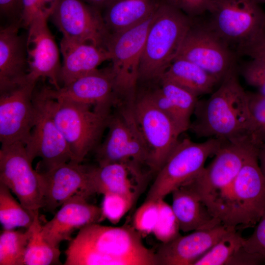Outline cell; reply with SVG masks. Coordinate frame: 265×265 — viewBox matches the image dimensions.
<instances>
[{"label":"cell","instance_id":"obj_43","mask_svg":"<svg viewBox=\"0 0 265 265\" xmlns=\"http://www.w3.org/2000/svg\"><path fill=\"white\" fill-rule=\"evenodd\" d=\"M20 0H0L1 14L8 17L19 16Z\"/></svg>","mask_w":265,"mask_h":265},{"label":"cell","instance_id":"obj_27","mask_svg":"<svg viewBox=\"0 0 265 265\" xmlns=\"http://www.w3.org/2000/svg\"><path fill=\"white\" fill-rule=\"evenodd\" d=\"M160 79L172 81L197 97L212 92L220 83L198 65L182 58H176Z\"/></svg>","mask_w":265,"mask_h":265},{"label":"cell","instance_id":"obj_13","mask_svg":"<svg viewBox=\"0 0 265 265\" xmlns=\"http://www.w3.org/2000/svg\"><path fill=\"white\" fill-rule=\"evenodd\" d=\"M25 145L21 142L2 144L0 149V182L8 187L19 202L34 212L43 206L41 174L32 167Z\"/></svg>","mask_w":265,"mask_h":265},{"label":"cell","instance_id":"obj_6","mask_svg":"<svg viewBox=\"0 0 265 265\" xmlns=\"http://www.w3.org/2000/svg\"><path fill=\"white\" fill-rule=\"evenodd\" d=\"M133 102L119 101L111 112L106 136L94 150L98 165L128 163L148 168V150L135 118Z\"/></svg>","mask_w":265,"mask_h":265},{"label":"cell","instance_id":"obj_23","mask_svg":"<svg viewBox=\"0 0 265 265\" xmlns=\"http://www.w3.org/2000/svg\"><path fill=\"white\" fill-rule=\"evenodd\" d=\"M20 25L15 22L0 30V92L26 80L28 63L25 40L19 33Z\"/></svg>","mask_w":265,"mask_h":265},{"label":"cell","instance_id":"obj_35","mask_svg":"<svg viewBox=\"0 0 265 265\" xmlns=\"http://www.w3.org/2000/svg\"><path fill=\"white\" fill-rule=\"evenodd\" d=\"M102 210L105 219L118 223L134 204L130 198L116 193L104 194Z\"/></svg>","mask_w":265,"mask_h":265},{"label":"cell","instance_id":"obj_42","mask_svg":"<svg viewBox=\"0 0 265 265\" xmlns=\"http://www.w3.org/2000/svg\"><path fill=\"white\" fill-rule=\"evenodd\" d=\"M239 55H248L252 58L265 61V30L254 40L243 48Z\"/></svg>","mask_w":265,"mask_h":265},{"label":"cell","instance_id":"obj_16","mask_svg":"<svg viewBox=\"0 0 265 265\" xmlns=\"http://www.w3.org/2000/svg\"><path fill=\"white\" fill-rule=\"evenodd\" d=\"M51 17L63 37L106 49L110 33L97 8L81 0H59Z\"/></svg>","mask_w":265,"mask_h":265},{"label":"cell","instance_id":"obj_21","mask_svg":"<svg viewBox=\"0 0 265 265\" xmlns=\"http://www.w3.org/2000/svg\"><path fill=\"white\" fill-rule=\"evenodd\" d=\"M87 170V166L70 161L39 172L43 183L42 209L53 212L77 193H81L87 197L91 196Z\"/></svg>","mask_w":265,"mask_h":265},{"label":"cell","instance_id":"obj_46","mask_svg":"<svg viewBox=\"0 0 265 265\" xmlns=\"http://www.w3.org/2000/svg\"><path fill=\"white\" fill-rule=\"evenodd\" d=\"M258 3H265V0H255Z\"/></svg>","mask_w":265,"mask_h":265},{"label":"cell","instance_id":"obj_32","mask_svg":"<svg viewBox=\"0 0 265 265\" xmlns=\"http://www.w3.org/2000/svg\"><path fill=\"white\" fill-rule=\"evenodd\" d=\"M31 232L30 226L24 232L4 230L0 235V265H24Z\"/></svg>","mask_w":265,"mask_h":265},{"label":"cell","instance_id":"obj_24","mask_svg":"<svg viewBox=\"0 0 265 265\" xmlns=\"http://www.w3.org/2000/svg\"><path fill=\"white\" fill-rule=\"evenodd\" d=\"M60 51L63 62L59 73L60 87L98 69L110 54L103 47L92 44L77 41L62 37Z\"/></svg>","mask_w":265,"mask_h":265},{"label":"cell","instance_id":"obj_30","mask_svg":"<svg viewBox=\"0 0 265 265\" xmlns=\"http://www.w3.org/2000/svg\"><path fill=\"white\" fill-rule=\"evenodd\" d=\"M36 212L26 209L14 198L9 188L0 182V222L4 230L28 228L33 222Z\"/></svg>","mask_w":265,"mask_h":265},{"label":"cell","instance_id":"obj_15","mask_svg":"<svg viewBox=\"0 0 265 265\" xmlns=\"http://www.w3.org/2000/svg\"><path fill=\"white\" fill-rule=\"evenodd\" d=\"M36 82L23 83L0 92L1 145L29 142L35 117L33 94Z\"/></svg>","mask_w":265,"mask_h":265},{"label":"cell","instance_id":"obj_39","mask_svg":"<svg viewBox=\"0 0 265 265\" xmlns=\"http://www.w3.org/2000/svg\"><path fill=\"white\" fill-rule=\"evenodd\" d=\"M251 235L245 238L243 247L247 251L265 258V210Z\"/></svg>","mask_w":265,"mask_h":265},{"label":"cell","instance_id":"obj_2","mask_svg":"<svg viewBox=\"0 0 265 265\" xmlns=\"http://www.w3.org/2000/svg\"><path fill=\"white\" fill-rule=\"evenodd\" d=\"M128 226L95 223L80 229L65 250V265H157L155 252Z\"/></svg>","mask_w":265,"mask_h":265},{"label":"cell","instance_id":"obj_29","mask_svg":"<svg viewBox=\"0 0 265 265\" xmlns=\"http://www.w3.org/2000/svg\"><path fill=\"white\" fill-rule=\"evenodd\" d=\"M41 226L37 211L30 226L31 232L25 254L24 265L60 264L59 248L53 246L44 238L41 233Z\"/></svg>","mask_w":265,"mask_h":265},{"label":"cell","instance_id":"obj_3","mask_svg":"<svg viewBox=\"0 0 265 265\" xmlns=\"http://www.w3.org/2000/svg\"><path fill=\"white\" fill-rule=\"evenodd\" d=\"M191 18L166 0L154 13L143 47L139 81L159 80L176 58L192 22Z\"/></svg>","mask_w":265,"mask_h":265},{"label":"cell","instance_id":"obj_17","mask_svg":"<svg viewBox=\"0 0 265 265\" xmlns=\"http://www.w3.org/2000/svg\"><path fill=\"white\" fill-rule=\"evenodd\" d=\"M40 91L51 99L89 105L103 111H111L118 101L111 66L97 69L58 89L45 87Z\"/></svg>","mask_w":265,"mask_h":265},{"label":"cell","instance_id":"obj_44","mask_svg":"<svg viewBox=\"0 0 265 265\" xmlns=\"http://www.w3.org/2000/svg\"><path fill=\"white\" fill-rule=\"evenodd\" d=\"M257 156L261 170L265 178V137L257 144Z\"/></svg>","mask_w":265,"mask_h":265},{"label":"cell","instance_id":"obj_40","mask_svg":"<svg viewBox=\"0 0 265 265\" xmlns=\"http://www.w3.org/2000/svg\"><path fill=\"white\" fill-rule=\"evenodd\" d=\"M191 18H196L209 11L212 0H166Z\"/></svg>","mask_w":265,"mask_h":265},{"label":"cell","instance_id":"obj_19","mask_svg":"<svg viewBox=\"0 0 265 265\" xmlns=\"http://www.w3.org/2000/svg\"><path fill=\"white\" fill-rule=\"evenodd\" d=\"M87 198L81 193L75 194L61 206L52 219L42 225L41 233L49 243L59 248L77 229L105 219L102 208L89 203Z\"/></svg>","mask_w":265,"mask_h":265},{"label":"cell","instance_id":"obj_1","mask_svg":"<svg viewBox=\"0 0 265 265\" xmlns=\"http://www.w3.org/2000/svg\"><path fill=\"white\" fill-rule=\"evenodd\" d=\"M238 67L231 70L218 88L198 101L190 130L198 137L235 143L254 142L247 91L240 84Z\"/></svg>","mask_w":265,"mask_h":265},{"label":"cell","instance_id":"obj_37","mask_svg":"<svg viewBox=\"0 0 265 265\" xmlns=\"http://www.w3.org/2000/svg\"><path fill=\"white\" fill-rule=\"evenodd\" d=\"M159 214L157 201L145 200L136 211L133 218V226L140 234L152 233Z\"/></svg>","mask_w":265,"mask_h":265},{"label":"cell","instance_id":"obj_12","mask_svg":"<svg viewBox=\"0 0 265 265\" xmlns=\"http://www.w3.org/2000/svg\"><path fill=\"white\" fill-rule=\"evenodd\" d=\"M133 110L148 150V169L151 173H157L177 145L182 132L154 104L148 91L136 96Z\"/></svg>","mask_w":265,"mask_h":265},{"label":"cell","instance_id":"obj_25","mask_svg":"<svg viewBox=\"0 0 265 265\" xmlns=\"http://www.w3.org/2000/svg\"><path fill=\"white\" fill-rule=\"evenodd\" d=\"M171 194V207L181 231L188 232L209 229L222 224L201 197L188 185H183Z\"/></svg>","mask_w":265,"mask_h":265},{"label":"cell","instance_id":"obj_14","mask_svg":"<svg viewBox=\"0 0 265 265\" xmlns=\"http://www.w3.org/2000/svg\"><path fill=\"white\" fill-rule=\"evenodd\" d=\"M33 100L36 117L30 140L25 147L32 161L37 157L41 159L36 170L43 172L70 161L72 156L65 139L54 121L45 98L39 91H34Z\"/></svg>","mask_w":265,"mask_h":265},{"label":"cell","instance_id":"obj_8","mask_svg":"<svg viewBox=\"0 0 265 265\" xmlns=\"http://www.w3.org/2000/svg\"><path fill=\"white\" fill-rule=\"evenodd\" d=\"M222 141L210 138L195 142L188 138L179 140L168 159L156 173L145 200L157 201L196 177L207 159L214 156Z\"/></svg>","mask_w":265,"mask_h":265},{"label":"cell","instance_id":"obj_45","mask_svg":"<svg viewBox=\"0 0 265 265\" xmlns=\"http://www.w3.org/2000/svg\"><path fill=\"white\" fill-rule=\"evenodd\" d=\"M87 4L101 10L105 9L111 0H81Z\"/></svg>","mask_w":265,"mask_h":265},{"label":"cell","instance_id":"obj_11","mask_svg":"<svg viewBox=\"0 0 265 265\" xmlns=\"http://www.w3.org/2000/svg\"><path fill=\"white\" fill-rule=\"evenodd\" d=\"M239 56L209 25L193 18L176 58L198 65L220 82L237 68Z\"/></svg>","mask_w":265,"mask_h":265},{"label":"cell","instance_id":"obj_36","mask_svg":"<svg viewBox=\"0 0 265 265\" xmlns=\"http://www.w3.org/2000/svg\"><path fill=\"white\" fill-rule=\"evenodd\" d=\"M247 93L253 139L258 143L265 137V96L258 92Z\"/></svg>","mask_w":265,"mask_h":265},{"label":"cell","instance_id":"obj_9","mask_svg":"<svg viewBox=\"0 0 265 265\" xmlns=\"http://www.w3.org/2000/svg\"><path fill=\"white\" fill-rule=\"evenodd\" d=\"M209 12L210 26L238 54L265 30V12L255 0H212Z\"/></svg>","mask_w":265,"mask_h":265},{"label":"cell","instance_id":"obj_33","mask_svg":"<svg viewBox=\"0 0 265 265\" xmlns=\"http://www.w3.org/2000/svg\"><path fill=\"white\" fill-rule=\"evenodd\" d=\"M157 202L159 214L152 234L161 243H166L180 235V229L171 205L164 199H159Z\"/></svg>","mask_w":265,"mask_h":265},{"label":"cell","instance_id":"obj_28","mask_svg":"<svg viewBox=\"0 0 265 265\" xmlns=\"http://www.w3.org/2000/svg\"><path fill=\"white\" fill-rule=\"evenodd\" d=\"M159 88L166 98V111L184 133L189 129L191 115L198 102V97L167 80L160 79Z\"/></svg>","mask_w":265,"mask_h":265},{"label":"cell","instance_id":"obj_5","mask_svg":"<svg viewBox=\"0 0 265 265\" xmlns=\"http://www.w3.org/2000/svg\"><path fill=\"white\" fill-rule=\"evenodd\" d=\"M40 92V91H39ZM52 116L70 150V161L81 163L87 155L100 144L107 128L111 111L92 106L44 96Z\"/></svg>","mask_w":265,"mask_h":265},{"label":"cell","instance_id":"obj_4","mask_svg":"<svg viewBox=\"0 0 265 265\" xmlns=\"http://www.w3.org/2000/svg\"><path fill=\"white\" fill-rule=\"evenodd\" d=\"M265 210V178L257 147L248 156L222 200L216 216L223 225L237 229L254 227Z\"/></svg>","mask_w":265,"mask_h":265},{"label":"cell","instance_id":"obj_10","mask_svg":"<svg viewBox=\"0 0 265 265\" xmlns=\"http://www.w3.org/2000/svg\"><path fill=\"white\" fill-rule=\"evenodd\" d=\"M153 15L136 26L110 34L107 40L106 49L110 54L115 91L119 101L133 102L136 98L141 56Z\"/></svg>","mask_w":265,"mask_h":265},{"label":"cell","instance_id":"obj_41","mask_svg":"<svg viewBox=\"0 0 265 265\" xmlns=\"http://www.w3.org/2000/svg\"><path fill=\"white\" fill-rule=\"evenodd\" d=\"M265 264V258L240 247L233 256L227 265H260Z\"/></svg>","mask_w":265,"mask_h":265},{"label":"cell","instance_id":"obj_20","mask_svg":"<svg viewBox=\"0 0 265 265\" xmlns=\"http://www.w3.org/2000/svg\"><path fill=\"white\" fill-rule=\"evenodd\" d=\"M89 190L95 193H116L134 202L144 186L147 174L142 166L133 163H114L87 167Z\"/></svg>","mask_w":265,"mask_h":265},{"label":"cell","instance_id":"obj_31","mask_svg":"<svg viewBox=\"0 0 265 265\" xmlns=\"http://www.w3.org/2000/svg\"><path fill=\"white\" fill-rule=\"evenodd\" d=\"M245 238L231 228L194 265H227L235 253L244 245Z\"/></svg>","mask_w":265,"mask_h":265},{"label":"cell","instance_id":"obj_18","mask_svg":"<svg viewBox=\"0 0 265 265\" xmlns=\"http://www.w3.org/2000/svg\"><path fill=\"white\" fill-rule=\"evenodd\" d=\"M50 17L48 15H40L27 28L26 80L37 82L40 78H46L54 88L58 89L60 88L59 77L61 64L59 49L48 26Z\"/></svg>","mask_w":265,"mask_h":265},{"label":"cell","instance_id":"obj_26","mask_svg":"<svg viewBox=\"0 0 265 265\" xmlns=\"http://www.w3.org/2000/svg\"><path fill=\"white\" fill-rule=\"evenodd\" d=\"M162 0H111L103 15L110 34L121 32L145 21Z\"/></svg>","mask_w":265,"mask_h":265},{"label":"cell","instance_id":"obj_7","mask_svg":"<svg viewBox=\"0 0 265 265\" xmlns=\"http://www.w3.org/2000/svg\"><path fill=\"white\" fill-rule=\"evenodd\" d=\"M253 142L222 141L211 163L186 183L201 197L216 217L217 210L250 154Z\"/></svg>","mask_w":265,"mask_h":265},{"label":"cell","instance_id":"obj_22","mask_svg":"<svg viewBox=\"0 0 265 265\" xmlns=\"http://www.w3.org/2000/svg\"><path fill=\"white\" fill-rule=\"evenodd\" d=\"M231 228L221 224L162 243L155 252L157 265H194Z\"/></svg>","mask_w":265,"mask_h":265},{"label":"cell","instance_id":"obj_38","mask_svg":"<svg viewBox=\"0 0 265 265\" xmlns=\"http://www.w3.org/2000/svg\"><path fill=\"white\" fill-rule=\"evenodd\" d=\"M242 64L239 72L246 83L265 96V61L256 58Z\"/></svg>","mask_w":265,"mask_h":265},{"label":"cell","instance_id":"obj_34","mask_svg":"<svg viewBox=\"0 0 265 265\" xmlns=\"http://www.w3.org/2000/svg\"><path fill=\"white\" fill-rule=\"evenodd\" d=\"M59 0H20L18 22L27 29L31 22L42 14L51 17Z\"/></svg>","mask_w":265,"mask_h":265}]
</instances>
